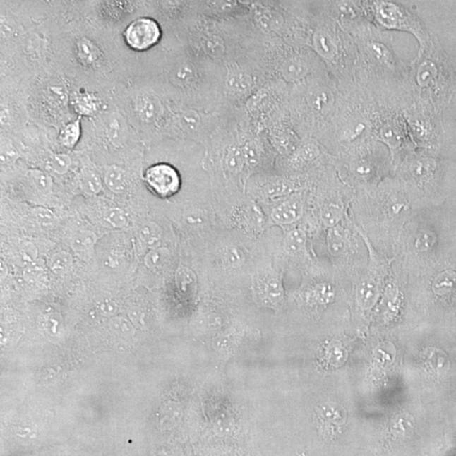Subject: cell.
Masks as SVG:
<instances>
[{
	"mask_svg": "<svg viewBox=\"0 0 456 456\" xmlns=\"http://www.w3.org/2000/svg\"><path fill=\"white\" fill-rule=\"evenodd\" d=\"M56 64L75 88L109 95L131 80L134 55L121 32L101 27L88 2H51Z\"/></svg>",
	"mask_w": 456,
	"mask_h": 456,
	"instance_id": "cell-1",
	"label": "cell"
},
{
	"mask_svg": "<svg viewBox=\"0 0 456 456\" xmlns=\"http://www.w3.org/2000/svg\"><path fill=\"white\" fill-rule=\"evenodd\" d=\"M171 102L217 113L224 106L223 70L177 44L165 47L158 71L146 76Z\"/></svg>",
	"mask_w": 456,
	"mask_h": 456,
	"instance_id": "cell-2",
	"label": "cell"
},
{
	"mask_svg": "<svg viewBox=\"0 0 456 456\" xmlns=\"http://www.w3.org/2000/svg\"><path fill=\"white\" fill-rule=\"evenodd\" d=\"M248 15L216 20L199 13L174 36L193 54L224 66L253 53L265 42L253 28Z\"/></svg>",
	"mask_w": 456,
	"mask_h": 456,
	"instance_id": "cell-3",
	"label": "cell"
},
{
	"mask_svg": "<svg viewBox=\"0 0 456 456\" xmlns=\"http://www.w3.org/2000/svg\"><path fill=\"white\" fill-rule=\"evenodd\" d=\"M143 142L164 139L172 102L148 76L134 78L107 95Z\"/></svg>",
	"mask_w": 456,
	"mask_h": 456,
	"instance_id": "cell-4",
	"label": "cell"
},
{
	"mask_svg": "<svg viewBox=\"0 0 456 456\" xmlns=\"http://www.w3.org/2000/svg\"><path fill=\"white\" fill-rule=\"evenodd\" d=\"M74 88L59 68L34 76L28 83L25 104L29 124L57 134L64 124L77 118L71 107Z\"/></svg>",
	"mask_w": 456,
	"mask_h": 456,
	"instance_id": "cell-5",
	"label": "cell"
},
{
	"mask_svg": "<svg viewBox=\"0 0 456 456\" xmlns=\"http://www.w3.org/2000/svg\"><path fill=\"white\" fill-rule=\"evenodd\" d=\"M224 105L241 107L270 81L257 50L222 66Z\"/></svg>",
	"mask_w": 456,
	"mask_h": 456,
	"instance_id": "cell-6",
	"label": "cell"
},
{
	"mask_svg": "<svg viewBox=\"0 0 456 456\" xmlns=\"http://www.w3.org/2000/svg\"><path fill=\"white\" fill-rule=\"evenodd\" d=\"M171 102L165 138L191 140L206 145L218 126L220 111L210 113Z\"/></svg>",
	"mask_w": 456,
	"mask_h": 456,
	"instance_id": "cell-7",
	"label": "cell"
},
{
	"mask_svg": "<svg viewBox=\"0 0 456 456\" xmlns=\"http://www.w3.org/2000/svg\"><path fill=\"white\" fill-rule=\"evenodd\" d=\"M88 121L90 140L107 150L119 152L141 141L126 118L113 106Z\"/></svg>",
	"mask_w": 456,
	"mask_h": 456,
	"instance_id": "cell-8",
	"label": "cell"
},
{
	"mask_svg": "<svg viewBox=\"0 0 456 456\" xmlns=\"http://www.w3.org/2000/svg\"><path fill=\"white\" fill-rule=\"evenodd\" d=\"M150 14V1L88 2V14L102 28L119 32V27L136 13Z\"/></svg>",
	"mask_w": 456,
	"mask_h": 456,
	"instance_id": "cell-9",
	"label": "cell"
},
{
	"mask_svg": "<svg viewBox=\"0 0 456 456\" xmlns=\"http://www.w3.org/2000/svg\"><path fill=\"white\" fill-rule=\"evenodd\" d=\"M162 25L155 17L138 16L124 28L121 35L124 45L135 53H144L157 46L163 37Z\"/></svg>",
	"mask_w": 456,
	"mask_h": 456,
	"instance_id": "cell-10",
	"label": "cell"
},
{
	"mask_svg": "<svg viewBox=\"0 0 456 456\" xmlns=\"http://www.w3.org/2000/svg\"><path fill=\"white\" fill-rule=\"evenodd\" d=\"M370 252L368 268L356 286V301L361 308L369 309L376 305L381 295L383 280L386 273V268L380 257L376 255L373 248L368 244Z\"/></svg>",
	"mask_w": 456,
	"mask_h": 456,
	"instance_id": "cell-11",
	"label": "cell"
},
{
	"mask_svg": "<svg viewBox=\"0 0 456 456\" xmlns=\"http://www.w3.org/2000/svg\"><path fill=\"white\" fill-rule=\"evenodd\" d=\"M143 182L154 195L167 199L178 193L182 180L179 172L169 162H157L150 165L143 174Z\"/></svg>",
	"mask_w": 456,
	"mask_h": 456,
	"instance_id": "cell-12",
	"label": "cell"
},
{
	"mask_svg": "<svg viewBox=\"0 0 456 456\" xmlns=\"http://www.w3.org/2000/svg\"><path fill=\"white\" fill-rule=\"evenodd\" d=\"M71 107L76 117L92 119L110 107L107 95L74 88L71 95Z\"/></svg>",
	"mask_w": 456,
	"mask_h": 456,
	"instance_id": "cell-13",
	"label": "cell"
},
{
	"mask_svg": "<svg viewBox=\"0 0 456 456\" xmlns=\"http://www.w3.org/2000/svg\"><path fill=\"white\" fill-rule=\"evenodd\" d=\"M290 123L289 114L283 116L270 124L265 131V136L274 152L282 156L288 157L294 153L299 142Z\"/></svg>",
	"mask_w": 456,
	"mask_h": 456,
	"instance_id": "cell-14",
	"label": "cell"
},
{
	"mask_svg": "<svg viewBox=\"0 0 456 456\" xmlns=\"http://www.w3.org/2000/svg\"><path fill=\"white\" fill-rule=\"evenodd\" d=\"M200 14L210 19L227 20L248 14L247 1H197Z\"/></svg>",
	"mask_w": 456,
	"mask_h": 456,
	"instance_id": "cell-15",
	"label": "cell"
},
{
	"mask_svg": "<svg viewBox=\"0 0 456 456\" xmlns=\"http://www.w3.org/2000/svg\"><path fill=\"white\" fill-rule=\"evenodd\" d=\"M304 212L302 199L295 193L284 197L272 209L273 221L281 225H291L298 222Z\"/></svg>",
	"mask_w": 456,
	"mask_h": 456,
	"instance_id": "cell-16",
	"label": "cell"
},
{
	"mask_svg": "<svg viewBox=\"0 0 456 456\" xmlns=\"http://www.w3.org/2000/svg\"><path fill=\"white\" fill-rule=\"evenodd\" d=\"M102 174L103 184L115 195H123L130 187V175L121 166L107 164L102 167Z\"/></svg>",
	"mask_w": 456,
	"mask_h": 456,
	"instance_id": "cell-17",
	"label": "cell"
},
{
	"mask_svg": "<svg viewBox=\"0 0 456 456\" xmlns=\"http://www.w3.org/2000/svg\"><path fill=\"white\" fill-rule=\"evenodd\" d=\"M77 186L85 195L97 196L103 188V180L96 167L92 163H83V167L76 176Z\"/></svg>",
	"mask_w": 456,
	"mask_h": 456,
	"instance_id": "cell-18",
	"label": "cell"
},
{
	"mask_svg": "<svg viewBox=\"0 0 456 456\" xmlns=\"http://www.w3.org/2000/svg\"><path fill=\"white\" fill-rule=\"evenodd\" d=\"M261 302L269 307L277 308L284 301L282 280L275 275L262 280L259 287Z\"/></svg>",
	"mask_w": 456,
	"mask_h": 456,
	"instance_id": "cell-19",
	"label": "cell"
},
{
	"mask_svg": "<svg viewBox=\"0 0 456 456\" xmlns=\"http://www.w3.org/2000/svg\"><path fill=\"white\" fill-rule=\"evenodd\" d=\"M83 118L77 117L60 128L56 136V144L71 152L78 145L83 135Z\"/></svg>",
	"mask_w": 456,
	"mask_h": 456,
	"instance_id": "cell-20",
	"label": "cell"
},
{
	"mask_svg": "<svg viewBox=\"0 0 456 456\" xmlns=\"http://www.w3.org/2000/svg\"><path fill=\"white\" fill-rule=\"evenodd\" d=\"M296 183L289 179L272 177L266 179L260 188L265 196L277 199L292 195L296 191Z\"/></svg>",
	"mask_w": 456,
	"mask_h": 456,
	"instance_id": "cell-21",
	"label": "cell"
},
{
	"mask_svg": "<svg viewBox=\"0 0 456 456\" xmlns=\"http://www.w3.org/2000/svg\"><path fill=\"white\" fill-rule=\"evenodd\" d=\"M347 232L345 228L340 224L330 227L327 232V248L331 256H341L347 248Z\"/></svg>",
	"mask_w": 456,
	"mask_h": 456,
	"instance_id": "cell-22",
	"label": "cell"
},
{
	"mask_svg": "<svg viewBox=\"0 0 456 456\" xmlns=\"http://www.w3.org/2000/svg\"><path fill=\"white\" fill-rule=\"evenodd\" d=\"M44 165L47 173L61 176L70 171L72 158L68 153L49 152L44 158Z\"/></svg>",
	"mask_w": 456,
	"mask_h": 456,
	"instance_id": "cell-23",
	"label": "cell"
},
{
	"mask_svg": "<svg viewBox=\"0 0 456 456\" xmlns=\"http://www.w3.org/2000/svg\"><path fill=\"white\" fill-rule=\"evenodd\" d=\"M319 155L320 150L317 145L311 143L305 144L290 155L289 165L294 169H300L315 161Z\"/></svg>",
	"mask_w": 456,
	"mask_h": 456,
	"instance_id": "cell-24",
	"label": "cell"
},
{
	"mask_svg": "<svg viewBox=\"0 0 456 456\" xmlns=\"http://www.w3.org/2000/svg\"><path fill=\"white\" fill-rule=\"evenodd\" d=\"M307 235L301 228H294L287 232L284 238L283 248L288 255L296 256L306 246Z\"/></svg>",
	"mask_w": 456,
	"mask_h": 456,
	"instance_id": "cell-25",
	"label": "cell"
},
{
	"mask_svg": "<svg viewBox=\"0 0 456 456\" xmlns=\"http://www.w3.org/2000/svg\"><path fill=\"white\" fill-rule=\"evenodd\" d=\"M335 298L334 287L329 283H318L307 292L309 303L325 305L332 302Z\"/></svg>",
	"mask_w": 456,
	"mask_h": 456,
	"instance_id": "cell-26",
	"label": "cell"
},
{
	"mask_svg": "<svg viewBox=\"0 0 456 456\" xmlns=\"http://www.w3.org/2000/svg\"><path fill=\"white\" fill-rule=\"evenodd\" d=\"M402 302V294L394 283L387 284L385 288V315L392 319L398 315Z\"/></svg>",
	"mask_w": 456,
	"mask_h": 456,
	"instance_id": "cell-27",
	"label": "cell"
},
{
	"mask_svg": "<svg viewBox=\"0 0 456 456\" xmlns=\"http://www.w3.org/2000/svg\"><path fill=\"white\" fill-rule=\"evenodd\" d=\"M162 228L156 222H145L139 230L140 238L146 246L157 248L162 238Z\"/></svg>",
	"mask_w": 456,
	"mask_h": 456,
	"instance_id": "cell-28",
	"label": "cell"
},
{
	"mask_svg": "<svg viewBox=\"0 0 456 456\" xmlns=\"http://www.w3.org/2000/svg\"><path fill=\"white\" fill-rule=\"evenodd\" d=\"M344 215V208L338 202H330L321 210V219L324 225L328 228L340 224Z\"/></svg>",
	"mask_w": 456,
	"mask_h": 456,
	"instance_id": "cell-29",
	"label": "cell"
},
{
	"mask_svg": "<svg viewBox=\"0 0 456 456\" xmlns=\"http://www.w3.org/2000/svg\"><path fill=\"white\" fill-rule=\"evenodd\" d=\"M28 179L32 186L37 191L47 193L53 188V179L47 172L38 169H32L28 171Z\"/></svg>",
	"mask_w": 456,
	"mask_h": 456,
	"instance_id": "cell-30",
	"label": "cell"
},
{
	"mask_svg": "<svg viewBox=\"0 0 456 456\" xmlns=\"http://www.w3.org/2000/svg\"><path fill=\"white\" fill-rule=\"evenodd\" d=\"M221 256L223 263L229 268H239L245 262L244 251L236 245H227L223 248Z\"/></svg>",
	"mask_w": 456,
	"mask_h": 456,
	"instance_id": "cell-31",
	"label": "cell"
},
{
	"mask_svg": "<svg viewBox=\"0 0 456 456\" xmlns=\"http://www.w3.org/2000/svg\"><path fill=\"white\" fill-rule=\"evenodd\" d=\"M175 280L176 283L182 291L185 292L196 291V275L191 269L180 266L175 273Z\"/></svg>",
	"mask_w": 456,
	"mask_h": 456,
	"instance_id": "cell-32",
	"label": "cell"
},
{
	"mask_svg": "<svg viewBox=\"0 0 456 456\" xmlns=\"http://www.w3.org/2000/svg\"><path fill=\"white\" fill-rule=\"evenodd\" d=\"M170 252L166 248H155L146 253L145 265L149 269L160 268L169 261Z\"/></svg>",
	"mask_w": 456,
	"mask_h": 456,
	"instance_id": "cell-33",
	"label": "cell"
},
{
	"mask_svg": "<svg viewBox=\"0 0 456 456\" xmlns=\"http://www.w3.org/2000/svg\"><path fill=\"white\" fill-rule=\"evenodd\" d=\"M73 264V258L70 253L62 251L55 253L50 258L49 266L52 272L55 274L62 275L71 269Z\"/></svg>",
	"mask_w": 456,
	"mask_h": 456,
	"instance_id": "cell-34",
	"label": "cell"
},
{
	"mask_svg": "<svg viewBox=\"0 0 456 456\" xmlns=\"http://www.w3.org/2000/svg\"><path fill=\"white\" fill-rule=\"evenodd\" d=\"M104 220L115 228H122L128 222L126 212L118 208L107 210L104 213Z\"/></svg>",
	"mask_w": 456,
	"mask_h": 456,
	"instance_id": "cell-35",
	"label": "cell"
},
{
	"mask_svg": "<svg viewBox=\"0 0 456 456\" xmlns=\"http://www.w3.org/2000/svg\"><path fill=\"white\" fill-rule=\"evenodd\" d=\"M454 277L452 273L445 272L438 275L433 282V291L438 294H445L454 286Z\"/></svg>",
	"mask_w": 456,
	"mask_h": 456,
	"instance_id": "cell-36",
	"label": "cell"
},
{
	"mask_svg": "<svg viewBox=\"0 0 456 456\" xmlns=\"http://www.w3.org/2000/svg\"><path fill=\"white\" fill-rule=\"evenodd\" d=\"M34 217L42 227L49 229L54 226L56 222L55 215L51 210L45 208H37L34 210Z\"/></svg>",
	"mask_w": 456,
	"mask_h": 456,
	"instance_id": "cell-37",
	"label": "cell"
},
{
	"mask_svg": "<svg viewBox=\"0 0 456 456\" xmlns=\"http://www.w3.org/2000/svg\"><path fill=\"white\" fill-rule=\"evenodd\" d=\"M433 235L428 232H421L416 239L415 248L417 251L426 252L433 246Z\"/></svg>",
	"mask_w": 456,
	"mask_h": 456,
	"instance_id": "cell-38",
	"label": "cell"
},
{
	"mask_svg": "<svg viewBox=\"0 0 456 456\" xmlns=\"http://www.w3.org/2000/svg\"><path fill=\"white\" fill-rule=\"evenodd\" d=\"M184 220L191 226H199L205 222V216L202 210L196 208L186 210L184 215Z\"/></svg>",
	"mask_w": 456,
	"mask_h": 456,
	"instance_id": "cell-39",
	"label": "cell"
},
{
	"mask_svg": "<svg viewBox=\"0 0 456 456\" xmlns=\"http://www.w3.org/2000/svg\"><path fill=\"white\" fill-rule=\"evenodd\" d=\"M21 253H23L24 260L32 262L33 260H35L37 251L35 246H33L32 244H25L23 247Z\"/></svg>",
	"mask_w": 456,
	"mask_h": 456,
	"instance_id": "cell-40",
	"label": "cell"
}]
</instances>
